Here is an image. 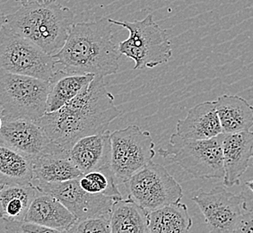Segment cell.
Masks as SVG:
<instances>
[{"label": "cell", "mask_w": 253, "mask_h": 233, "mask_svg": "<svg viewBox=\"0 0 253 233\" xmlns=\"http://www.w3.org/2000/svg\"><path fill=\"white\" fill-rule=\"evenodd\" d=\"M192 201L204 215L210 233H232L245 212L240 194H233L222 187L200 192Z\"/></svg>", "instance_id": "obj_11"}, {"label": "cell", "mask_w": 253, "mask_h": 233, "mask_svg": "<svg viewBox=\"0 0 253 233\" xmlns=\"http://www.w3.org/2000/svg\"><path fill=\"white\" fill-rule=\"evenodd\" d=\"M109 18L74 24L63 48L53 57L58 70L68 75L106 77L117 74L122 55Z\"/></svg>", "instance_id": "obj_2"}, {"label": "cell", "mask_w": 253, "mask_h": 233, "mask_svg": "<svg viewBox=\"0 0 253 233\" xmlns=\"http://www.w3.org/2000/svg\"><path fill=\"white\" fill-rule=\"evenodd\" d=\"M158 154L200 179H224L223 134L209 140H190L177 134L170 136L166 148Z\"/></svg>", "instance_id": "obj_5"}, {"label": "cell", "mask_w": 253, "mask_h": 233, "mask_svg": "<svg viewBox=\"0 0 253 233\" xmlns=\"http://www.w3.org/2000/svg\"><path fill=\"white\" fill-rule=\"evenodd\" d=\"M5 233H65V232L27 222L3 221Z\"/></svg>", "instance_id": "obj_26"}, {"label": "cell", "mask_w": 253, "mask_h": 233, "mask_svg": "<svg viewBox=\"0 0 253 233\" xmlns=\"http://www.w3.org/2000/svg\"><path fill=\"white\" fill-rule=\"evenodd\" d=\"M121 114L104 78L95 77L71 102L57 112L46 113L36 123L54 144L69 152L84 137L108 131L110 124Z\"/></svg>", "instance_id": "obj_1"}, {"label": "cell", "mask_w": 253, "mask_h": 233, "mask_svg": "<svg viewBox=\"0 0 253 233\" xmlns=\"http://www.w3.org/2000/svg\"><path fill=\"white\" fill-rule=\"evenodd\" d=\"M22 5H30V4H49L55 3L57 0H14Z\"/></svg>", "instance_id": "obj_29"}, {"label": "cell", "mask_w": 253, "mask_h": 233, "mask_svg": "<svg viewBox=\"0 0 253 233\" xmlns=\"http://www.w3.org/2000/svg\"><path fill=\"white\" fill-rule=\"evenodd\" d=\"M192 224L188 206L180 202L148 213L150 233H190Z\"/></svg>", "instance_id": "obj_23"}, {"label": "cell", "mask_w": 253, "mask_h": 233, "mask_svg": "<svg viewBox=\"0 0 253 233\" xmlns=\"http://www.w3.org/2000/svg\"><path fill=\"white\" fill-rule=\"evenodd\" d=\"M111 132L85 136L69 151V158L83 174L111 167Z\"/></svg>", "instance_id": "obj_14"}, {"label": "cell", "mask_w": 253, "mask_h": 233, "mask_svg": "<svg viewBox=\"0 0 253 233\" xmlns=\"http://www.w3.org/2000/svg\"><path fill=\"white\" fill-rule=\"evenodd\" d=\"M5 25V15L0 10V30L2 29Z\"/></svg>", "instance_id": "obj_30"}, {"label": "cell", "mask_w": 253, "mask_h": 233, "mask_svg": "<svg viewBox=\"0 0 253 233\" xmlns=\"http://www.w3.org/2000/svg\"><path fill=\"white\" fill-rule=\"evenodd\" d=\"M240 195L244 201V210H253V179L242 182V190Z\"/></svg>", "instance_id": "obj_28"}, {"label": "cell", "mask_w": 253, "mask_h": 233, "mask_svg": "<svg viewBox=\"0 0 253 233\" xmlns=\"http://www.w3.org/2000/svg\"><path fill=\"white\" fill-rule=\"evenodd\" d=\"M110 214L77 220L65 233H112Z\"/></svg>", "instance_id": "obj_25"}, {"label": "cell", "mask_w": 253, "mask_h": 233, "mask_svg": "<svg viewBox=\"0 0 253 233\" xmlns=\"http://www.w3.org/2000/svg\"><path fill=\"white\" fill-rule=\"evenodd\" d=\"M109 22L128 31V38L119 43L118 49L121 55L135 62L134 69H152L170 60L172 49L169 35L154 21L153 15L134 22L112 18H109Z\"/></svg>", "instance_id": "obj_4"}, {"label": "cell", "mask_w": 253, "mask_h": 233, "mask_svg": "<svg viewBox=\"0 0 253 233\" xmlns=\"http://www.w3.org/2000/svg\"><path fill=\"white\" fill-rule=\"evenodd\" d=\"M253 155V132L223 134L224 185L232 188L241 184V179L251 165Z\"/></svg>", "instance_id": "obj_13"}, {"label": "cell", "mask_w": 253, "mask_h": 233, "mask_svg": "<svg viewBox=\"0 0 253 233\" xmlns=\"http://www.w3.org/2000/svg\"><path fill=\"white\" fill-rule=\"evenodd\" d=\"M32 184L39 191L59 200L77 220L110 214L112 205L118 200L110 196L87 193L80 187L78 179L59 183L33 181Z\"/></svg>", "instance_id": "obj_10"}, {"label": "cell", "mask_w": 253, "mask_h": 233, "mask_svg": "<svg viewBox=\"0 0 253 233\" xmlns=\"http://www.w3.org/2000/svg\"><path fill=\"white\" fill-rule=\"evenodd\" d=\"M77 221L63 204L52 195L37 191L25 222L66 232Z\"/></svg>", "instance_id": "obj_16"}, {"label": "cell", "mask_w": 253, "mask_h": 233, "mask_svg": "<svg viewBox=\"0 0 253 233\" xmlns=\"http://www.w3.org/2000/svg\"><path fill=\"white\" fill-rule=\"evenodd\" d=\"M128 198L148 213L168 204L180 203L183 191L166 168L151 161L123 182Z\"/></svg>", "instance_id": "obj_8"}, {"label": "cell", "mask_w": 253, "mask_h": 233, "mask_svg": "<svg viewBox=\"0 0 253 233\" xmlns=\"http://www.w3.org/2000/svg\"><path fill=\"white\" fill-rule=\"evenodd\" d=\"M75 14L67 6L55 3L22 5L5 15L6 28L29 39L49 56L62 49L74 25Z\"/></svg>", "instance_id": "obj_3"}, {"label": "cell", "mask_w": 253, "mask_h": 233, "mask_svg": "<svg viewBox=\"0 0 253 233\" xmlns=\"http://www.w3.org/2000/svg\"><path fill=\"white\" fill-rule=\"evenodd\" d=\"M176 134L190 140H209L223 134L214 102H205L191 108L179 119Z\"/></svg>", "instance_id": "obj_15"}, {"label": "cell", "mask_w": 253, "mask_h": 233, "mask_svg": "<svg viewBox=\"0 0 253 233\" xmlns=\"http://www.w3.org/2000/svg\"><path fill=\"white\" fill-rule=\"evenodd\" d=\"M0 141L32 158L66 151L54 144L36 122L27 119H5Z\"/></svg>", "instance_id": "obj_12"}, {"label": "cell", "mask_w": 253, "mask_h": 233, "mask_svg": "<svg viewBox=\"0 0 253 233\" xmlns=\"http://www.w3.org/2000/svg\"><path fill=\"white\" fill-rule=\"evenodd\" d=\"M252 164H253V158H252Z\"/></svg>", "instance_id": "obj_32"}, {"label": "cell", "mask_w": 253, "mask_h": 233, "mask_svg": "<svg viewBox=\"0 0 253 233\" xmlns=\"http://www.w3.org/2000/svg\"><path fill=\"white\" fill-rule=\"evenodd\" d=\"M37 191L32 183L0 188V218L6 222H25Z\"/></svg>", "instance_id": "obj_22"}, {"label": "cell", "mask_w": 253, "mask_h": 233, "mask_svg": "<svg viewBox=\"0 0 253 233\" xmlns=\"http://www.w3.org/2000/svg\"><path fill=\"white\" fill-rule=\"evenodd\" d=\"M110 225L112 233H150L148 212L128 197L114 202Z\"/></svg>", "instance_id": "obj_21"}, {"label": "cell", "mask_w": 253, "mask_h": 233, "mask_svg": "<svg viewBox=\"0 0 253 233\" xmlns=\"http://www.w3.org/2000/svg\"><path fill=\"white\" fill-rule=\"evenodd\" d=\"M223 134L251 131L253 127V106L238 95L224 94L214 101Z\"/></svg>", "instance_id": "obj_17"}, {"label": "cell", "mask_w": 253, "mask_h": 233, "mask_svg": "<svg viewBox=\"0 0 253 233\" xmlns=\"http://www.w3.org/2000/svg\"><path fill=\"white\" fill-rule=\"evenodd\" d=\"M34 158L0 141V188L29 185L34 180Z\"/></svg>", "instance_id": "obj_20"}, {"label": "cell", "mask_w": 253, "mask_h": 233, "mask_svg": "<svg viewBox=\"0 0 253 233\" xmlns=\"http://www.w3.org/2000/svg\"><path fill=\"white\" fill-rule=\"evenodd\" d=\"M94 78L93 75H68L57 69L49 81L46 113L57 112L71 102L89 86Z\"/></svg>", "instance_id": "obj_19"}, {"label": "cell", "mask_w": 253, "mask_h": 233, "mask_svg": "<svg viewBox=\"0 0 253 233\" xmlns=\"http://www.w3.org/2000/svg\"><path fill=\"white\" fill-rule=\"evenodd\" d=\"M56 70L52 56L5 26L0 30V71L49 82Z\"/></svg>", "instance_id": "obj_7"}, {"label": "cell", "mask_w": 253, "mask_h": 233, "mask_svg": "<svg viewBox=\"0 0 253 233\" xmlns=\"http://www.w3.org/2000/svg\"><path fill=\"white\" fill-rule=\"evenodd\" d=\"M232 233H253V210L244 212Z\"/></svg>", "instance_id": "obj_27"}, {"label": "cell", "mask_w": 253, "mask_h": 233, "mask_svg": "<svg viewBox=\"0 0 253 233\" xmlns=\"http://www.w3.org/2000/svg\"><path fill=\"white\" fill-rule=\"evenodd\" d=\"M4 121H5V119H4V116H3V113H2V110L0 108V131L2 130V127H3V125H4Z\"/></svg>", "instance_id": "obj_31"}, {"label": "cell", "mask_w": 253, "mask_h": 233, "mask_svg": "<svg viewBox=\"0 0 253 233\" xmlns=\"http://www.w3.org/2000/svg\"><path fill=\"white\" fill-rule=\"evenodd\" d=\"M33 181L42 183L65 182L78 179L83 175L70 160L68 151L35 157L33 160Z\"/></svg>", "instance_id": "obj_18"}, {"label": "cell", "mask_w": 253, "mask_h": 233, "mask_svg": "<svg viewBox=\"0 0 253 233\" xmlns=\"http://www.w3.org/2000/svg\"><path fill=\"white\" fill-rule=\"evenodd\" d=\"M49 82L0 71V108L4 119L36 122L46 114Z\"/></svg>", "instance_id": "obj_6"}, {"label": "cell", "mask_w": 253, "mask_h": 233, "mask_svg": "<svg viewBox=\"0 0 253 233\" xmlns=\"http://www.w3.org/2000/svg\"><path fill=\"white\" fill-rule=\"evenodd\" d=\"M78 181L80 187L90 194H101L118 199L122 198L111 167L83 174L78 178Z\"/></svg>", "instance_id": "obj_24"}, {"label": "cell", "mask_w": 253, "mask_h": 233, "mask_svg": "<svg viewBox=\"0 0 253 233\" xmlns=\"http://www.w3.org/2000/svg\"><path fill=\"white\" fill-rule=\"evenodd\" d=\"M111 169L114 177L122 182L128 180L156 156V144L149 131L136 125L111 133Z\"/></svg>", "instance_id": "obj_9"}]
</instances>
